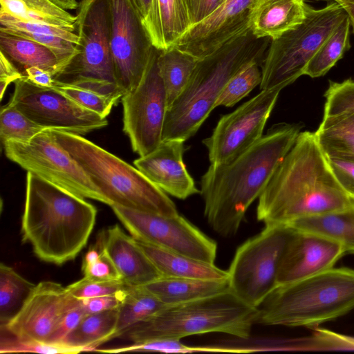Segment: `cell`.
Wrapping results in <instances>:
<instances>
[{
  "instance_id": "cell-1",
  "label": "cell",
  "mask_w": 354,
  "mask_h": 354,
  "mask_svg": "<svg viewBox=\"0 0 354 354\" xmlns=\"http://www.w3.org/2000/svg\"><path fill=\"white\" fill-rule=\"evenodd\" d=\"M301 127L277 124L230 162L210 164L201 180L204 215L223 236L234 235L250 205L261 195L295 144Z\"/></svg>"
},
{
  "instance_id": "cell-2",
  "label": "cell",
  "mask_w": 354,
  "mask_h": 354,
  "mask_svg": "<svg viewBox=\"0 0 354 354\" xmlns=\"http://www.w3.org/2000/svg\"><path fill=\"white\" fill-rule=\"evenodd\" d=\"M354 205L340 186L315 132H300L259 197L257 218L265 225H287L307 216Z\"/></svg>"
},
{
  "instance_id": "cell-3",
  "label": "cell",
  "mask_w": 354,
  "mask_h": 354,
  "mask_svg": "<svg viewBox=\"0 0 354 354\" xmlns=\"http://www.w3.org/2000/svg\"><path fill=\"white\" fill-rule=\"evenodd\" d=\"M97 209L84 198L28 171L21 232L41 261L62 265L86 246Z\"/></svg>"
},
{
  "instance_id": "cell-4",
  "label": "cell",
  "mask_w": 354,
  "mask_h": 354,
  "mask_svg": "<svg viewBox=\"0 0 354 354\" xmlns=\"http://www.w3.org/2000/svg\"><path fill=\"white\" fill-rule=\"evenodd\" d=\"M271 39L257 38L250 30L199 59L183 93L167 109L162 140L186 141L215 109L230 78L253 60L263 61Z\"/></svg>"
},
{
  "instance_id": "cell-5",
  "label": "cell",
  "mask_w": 354,
  "mask_h": 354,
  "mask_svg": "<svg viewBox=\"0 0 354 354\" xmlns=\"http://www.w3.org/2000/svg\"><path fill=\"white\" fill-rule=\"evenodd\" d=\"M257 324L317 326L354 309V270L331 268L278 284L257 308Z\"/></svg>"
},
{
  "instance_id": "cell-6",
  "label": "cell",
  "mask_w": 354,
  "mask_h": 354,
  "mask_svg": "<svg viewBox=\"0 0 354 354\" xmlns=\"http://www.w3.org/2000/svg\"><path fill=\"white\" fill-rule=\"evenodd\" d=\"M58 142L80 165L110 207L174 216V203L138 169L83 136L52 129Z\"/></svg>"
},
{
  "instance_id": "cell-7",
  "label": "cell",
  "mask_w": 354,
  "mask_h": 354,
  "mask_svg": "<svg viewBox=\"0 0 354 354\" xmlns=\"http://www.w3.org/2000/svg\"><path fill=\"white\" fill-rule=\"evenodd\" d=\"M257 308L239 300L231 291L189 302L167 306L134 324L120 336L132 342L157 339H181L209 333L237 338L250 337Z\"/></svg>"
},
{
  "instance_id": "cell-8",
  "label": "cell",
  "mask_w": 354,
  "mask_h": 354,
  "mask_svg": "<svg viewBox=\"0 0 354 354\" xmlns=\"http://www.w3.org/2000/svg\"><path fill=\"white\" fill-rule=\"evenodd\" d=\"M75 17L79 53L55 77V82L121 99L110 50V0H81Z\"/></svg>"
},
{
  "instance_id": "cell-9",
  "label": "cell",
  "mask_w": 354,
  "mask_h": 354,
  "mask_svg": "<svg viewBox=\"0 0 354 354\" xmlns=\"http://www.w3.org/2000/svg\"><path fill=\"white\" fill-rule=\"evenodd\" d=\"M304 21L271 40L261 64V90L282 88L304 75L310 60L347 16L342 4L315 9L306 3Z\"/></svg>"
},
{
  "instance_id": "cell-10",
  "label": "cell",
  "mask_w": 354,
  "mask_h": 354,
  "mask_svg": "<svg viewBox=\"0 0 354 354\" xmlns=\"http://www.w3.org/2000/svg\"><path fill=\"white\" fill-rule=\"evenodd\" d=\"M293 230L286 225H265L236 250L227 270L230 291L257 308L277 286V273Z\"/></svg>"
},
{
  "instance_id": "cell-11",
  "label": "cell",
  "mask_w": 354,
  "mask_h": 354,
  "mask_svg": "<svg viewBox=\"0 0 354 354\" xmlns=\"http://www.w3.org/2000/svg\"><path fill=\"white\" fill-rule=\"evenodd\" d=\"M5 155L27 171L84 198L106 204V200L86 172L58 142L52 129L28 142H3Z\"/></svg>"
},
{
  "instance_id": "cell-12",
  "label": "cell",
  "mask_w": 354,
  "mask_h": 354,
  "mask_svg": "<svg viewBox=\"0 0 354 354\" xmlns=\"http://www.w3.org/2000/svg\"><path fill=\"white\" fill-rule=\"evenodd\" d=\"M111 207L134 239L214 263L216 242L179 214L165 216L117 205Z\"/></svg>"
},
{
  "instance_id": "cell-13",
  "label": "cell",
  "mask_w": 354,
  "mask_h": 354,
  "mask_svg": "<svg viewBox=\"0 0 354 354\" xmlns=\"http://www.w3.org/2000/svg\"><path fill=\"white\" fill-rule=\"evenodd\" d=\"M158 53L156 48L139 84L121 97L123 131L140 156L151 153L162 141L168 105L158 64Z\"/></svg>"
},
{
  "instance_id": "cell-14",
  "label": "cell",
  "mask_w": 354,
  "mask_h": 354,
  "mask_svg": "<svg viewBox=\"0 0 354 354\" xmlns=\"http://www.w3.org/2000/svg\"><path fill=\"white\" fill-rule=\"evenodd\" d=\"M110 50L115 83L122 95L140 82L156 48L131 0H110Z\"/></svg>"
},
{
  "instance_id": "cell-15",
  "label": "cell",
  "mask_w": 354,
  "mask_h": 354,
  "mask_svg": "<svg viewBox=\"0 0 354 354\" xmlns=\"http://www.w3.org/2000/svg\"><path fill=\"white\" fill-rule=\"evenodd\" d=\"M282 89L274 87L261 90L234 111L220 118L211 136L203 140L210 164L231 161L263 136L266 122Z\"/></svg>"
},
{
  "instance_id": "cell-16",
  "label": "cell",
  "mask_w": 354,
  "mask_h": 354,
  "mask_svg": "<svg viewBox=\"0 0 354 354\" xmlns=\"http://www.w3.org/2000/svg\"><path fill=\"white\" fill-rule=\"evenodd\" d=\"M9 102L49 129L83 136L108 124L106 118L82 106L54 88L38 86L24 77L15 82Z\"/></svg>"
},
{
  "instance_id": "cell-17",
  "label": "cell",
  "mask_w": 354,
  "mask_h": 354,
  "mask_svg": "<svg viewBox=\"0 0 354 354\" xmlns=\"http://www.w3.org/2000/svg\"><path fill=\"white\" fill-rule=\"evenodd\" d=\"M80 305L66 286L43 281L35 284L1 329L20 339L47 342L64 315Z\"/></svg>"
},
{
  "instance_id": "cell-18",
  "label": "cell",
  "mask_w": 354,
  "mask_h": 354,
  "mask_svg": "<svg viewBox=\"0 0 354 354\" xmlns=\"http://www.w3.org/2000/svg\"><path fill=\"white\" fill-rule=\"evenodd\" d=\"M260 0H225L211 15L192 26L175 44L202 59L249 30L253 10Z\"/></svg>"
},
{
  "instance_id": "cell-19",
  "label": "cell",
  "mask_w": 354,
  "mask_h": 354,
  "mask_svg": "<svg viewBox=\"0 0 354 354\" xmlns=\"http://www.w3.org/2000/svg\"><path fill=\"white\" fill-rule=\"evenodd\" d=\"M292 230L280 261L277 285L295 281L333 268L346 253L340 244L331 239Z\"/></svg>"
},
{
  "instance_id": "cell-20",
  "label": "cell",
  "mask_w": 354,
  "mask_h": 354,
  "mask_svg": "<svg viewBox=\"0 0 354 354\" xmlns=\"http://www.w3.org/2000/svg\"><path fill=\"white\" fill-rule=\"evenodd\" d=\"M184 142L177 139L162 140L155 150L133 162L153 184L182 200L200 193L183 162Z\"/></svg>"
},
{
  "instance_id": "cell-21",
  "label": "cell",
  "mask_w": 354,
  "mask_h": 354,
  "mask_svg": "<svg viewBox=\"0 0 354 354\" xmlns=\"http://www.w3.org/2000/svg\"><path fill=\"white\" fill-rule=\"evenodd\" d=\"M102 234L104 247L125 283L142 286L161 277L137 241L119 225L109 227Z\"/></svg>"
},
{
  "instance_id": "cell-22",
  "label": "cell",
  "mask_w": 354,
  "mask_h": 354,
  "mask_svg": "<svg viewBox=\"0 0 354 354\" xmlns=\"http://www.w3.org/2000/svg\"><path fill=\"white\" fill-rule=\"evenodd\" d=\"M0 30L30 39L48 48L66 66L79 53L77 49L79 37L75 27L30 22L0 12Z\"/></svg>"
},
{
  "instance_id": "cell-23",
  "label": "cell",
  "mask_w": 354,
  "mask_h": 354,
  "mask_svg": "<svg viewBox=\"0 0 354 354\" xmlns=\"http://www.w3.org/2000/svg\"><path fill=\"white\" fill-rule=\"evenodd\" d=\"M304 0H260L249 24L257 38L276 39L301 24L306 18Z\"/></svg>"
},
{
  "instance_id": "cell-24",
  "label": "cell",
  "mask_w": 354,
  "mask_h": 354,
  "mask_svg": "<svg viewBox=\"0 0 354 354\" xmlns=\"http://www.w3.org/2000/svg\"><path fill=\"white\" fill-rule=\"evenodd\" d=\"M142 286L166 306L189 302L230 291L228 278L207 279L161 276Z\"/></svg>"
},
{
  "instance_id": "cell-25",
  "label": "cell",
  "mask_w": 354,
  "mask_h": 354,
  "mask_svg": "<svg viewBox=\"0 0 354 354\" xmlns=\"http://www.w3.org/2000/svg\"><path fill=\"white\" fill-rule=\"evenodd\" d=\"M136 240L162 277L207 279L228 278L227 270L219 268L214 263Z\"/></svg>"
},
{
  "instance_id": "cell-26",
  "label": "cell",
  "mask_w": 354,
  "mask_h": 354,
  "mask_svg": "<svg viewBox=\"0 0 354 354\" xmlns=\"http://www.w3.org/2000/svg\"><path fill=\"white\" fill-rule=\"evenodd\" d=\"M190 27L186 0H153L149 37L156 48L175 46Z\"/></svg>"
},
{
  "instance_id": "cell-27",
  "label": "cell",
  "mask_w": 354,
  "mask_h": 354,
  "mask_svg": "<svg viewBox=\"0 0 354 354\" xmlns=\"http://www.w3.org/2000/svg\"><path fill=\"white\" fill-rule=\"evenodd\" d=\"M0 50L18 68L22 75L36 66L50 72L54 77L66 67L48 48L30 39L0 30Z\"/></svg>"
},
{
  "instance_id": "cell-28",
  "label": "cell",
  "mask_w": 354,
  "mask_h": 354,
  "mask_svg": "<svg viewBox=\"0 0 354 354\" xmlns=\"http://www.w3.org/2000/svg\"><path fill=\"white\" fill-rule=\"evenodd\" d=\"M286 226L322 236L354 253V205L328 213L297 219Z\"/></svg>"
},
{
  "instance_id": "cell-29",
  "label": "cell",
  "mask_w": 354,
  "mask_h": 354,
  "mask_svg": "<svg viewBox=\"0 0 354 354\" xmlns=\"http://www.w3.org/2000/svg\"><path fill=\"white\" fill-rule=\"evenodd\" d=\"M118 308L86 315L60 344L95 351L104 342L115 338Z\"/></svg>"
},
{
  "instance_id": "cell-30",
  "label": "cell",
  "mask_w": 354,
  "mask_h": 354,
  "mask_svg": "<svg viewBox=\"0 0 354 354\" xmlns=\"http://www.w3.org/2000/svg\"><path fill=\"white\" fill-rule=\"evenodd\" d=\"M315 133L326 157L354 160V113L324 115Z\"/></svg>"
},
{
  "instance_id": "cell-31",
  "label": "cell",
  "mask_w": 354,
  "mask_h": 354,
  "mask_svg": "<svg viewBox=\"0 0 354 354\" xmlns=\"http://www.w3.org/2000/svg\"><path fill=\"white\" fill-rule=\"evenodd\" d=\"M198 61V58L175 46L159 50L158 64L166 91L168 107L184 91Z\"/></svg>"
},
{
  "instance_id": "cell-32",
  "label": "cell",
  "mask_w": 354,
  "mask_h": 354,
  "mask_svg": "<svg viewBox=\"0 0 354 354\" xmlns=\"http://www.w3.org/2000/svg\"><path fill=\"white\" fill-rule=\"evenodd\" d=\"M0 12L34 23L75 27L76 17L50 0H0Z\"/></svg>"
},
{
  "instance_id": "cell-33",
  "label": "cell",
  "mask_w": 354,
  "mask_h": 354,
  "mask_svg": "<svg viewBox=\"0 0 354 354\" xmlns=\"http://www.w3.org/2000/svg\"><path fill=\"white\" fill-rule=\"evenodd\" d=\"M165 305L143 286H133L118 308L119 314L115 338L120 336L134 324L153 315Z\"/></svg>"
},
{
  "instance_id": "cell-34",
  "label": "cell",
  "mask_w": 354,
  "mask_h": 354,
  "mask_svg": "<svg viewBox=\"0 0 354 354\" xmlns=\"http://www.w3.org/2000/svg\"><path fill=\"white\" fill-rule=\"evenodd\" d=\"M350 29L347 15L310 60L304 75L313 78L321 77L333 67L350 48Z\"/></svg>"
},
{
  "instance_id": "cell-35",
  "label": "cell",
  "mask_w": 354,
  "mask_h": 354,
  "mask_svg": "<svg viewBox=\"0 0 354 354\" xmlns=\"http://www.w3.org/2000/svg\"><path fill=\"white\" fill-rule=\"evenodd\" d=\"M35 283L28 281L14 268L0 265V321L6 324L28 297Z\"/></svg>"
},
{
  "instance_id": "cell-36",
  "label": "cell",
  "mask_w": 354,
  "mask_h": 354,
  "mask_svg": "<svg viewBox=\"0 0 354 354\" xmlns=\"http://www.w3.org/2000/svg\"><path fill=\"white\" fill-rule=\"evenodd\" d=\"M262 63L260 60L251 61L234 75L216 100L214 107L233 106L257 85H260Z\"/></svg>"
},
{
  "instance_id": "cell-37",
  "label": "cell",
  "mask_w": 354,
  "mask_h": 354,
  "mask_svg": "<svg viewBox=\"0 0 354 354\" xmlns=\"http://www.w3.org/2000/svg\"><path fill=\"white\" fill-rule=\"evenodd\" d=\"M49 129L36 123L10 102L0 112V137L2 143L12 140L28 142L39 133Z\"/></svg>"
},
{
  "instance_id": "cell-38",
  "label": "cell",
  "mask_w": 354,
  "mask_h": 354,
  "mask_svg": "<svg viewBox=\"0 0 354 354\" xmlns=\"http://www.w3.org/2000/svg\"><path fill=\"white\" fill-rule=\"evenodd\" d=\"M82 270L84 277L91 279H122L104 247L102 234V236L98 235L95 244L85 254L82 263Z\"/></svg>"
},
{
  "instance_id": "cell-39",
  "label": "cell",
  "mask_w": 354,
  "mask_h": 354,
  "mask_svg": "<svg viewBox=\"0 0 354 354\" xmlns=\"http://www.w3.org/2000/svg\"><path fill=\"white\" fill-rule=\"evenodd\" d=\"M55 89L68 97L82 106L95 112L103 118L107 117L119 100L103 95L78 86L55 82Z\"/></svg>"
},
{
  "instance_id": "cell-40",
  "label": "cell",
  "mask_w": 354,
  "mask_h": 354,
  "mask_svg": "<svg viewBox=\"0 0 354 354\" xmlns=\"http://www.w3.org/2000/svg\"><path fill=\"white\" fill-rule=\"evenodd\" d=\"M82 349L64 344L24 340L14 336L1 337L0 353H37L43 354L79 353Z\"/></svg>"
},
{
  "instance_id": "cell-41",
  "label": "cell",
  "mask_w": 354,
  "mask_h": 354,
  "mask_svg": "<svg viewBox=\"0 0 354 354\" xmlns=\"http://www.w3.org/2000/svg\"><path fill=\"white\" fill-rule=\"evenodd\" d=\"M324 96V115L354 113V80L330 82Z\"/></svg>"
},
{
  "instance_id": "cell-42",
  "label": "cell",
  "mask_w": 354,
  "mask_h": 354,
  "mask_svg": "<svg viewBox=\"0 0 354 354\" xmlns=\"http://www.w3.org/2000/svg\"><path fill=\"white\" fill-rule=\"evenodd\" d=\"M66 287L75 298L84 299L119 293L132 286L122 279L95 280L83 277Z\"/></svg>"
},
{
  "instance_id": "cell-43",
  "label": "cell",
  "mask_w": 354,
  "mask_h": 354,
  "mask_svg": "<svg viewBox=\"0 0 354 354\" xmlns=\"http://www.w3.org/2000/svg\"><path fill=\"white\" fill-rule=\"evenodd\" d=\"M330 169L343 189L354 197V160L326 157Z\"/></svg>"
},
{
  "instance_id": "cell-44",
  "label": "cell",
  "mask_w": 354,
  "mask_h": 354,
  "mask_svg": "<svg viewBox=\"0 0 354 354\" xmlns=\"http://www.w3.org/2000/svg\"><path fill=\"white\" fill-rule=\"evenodd\" d=\"M131 288L113 295L80 299V303L86 315L118 308Z\"/></svg>"
},
{
  "instance_id": "cell-45",
  "label": "cell",
  "mask_w": 354,
  "mask_h": 354,
  "mask_svg": "<svg viewBox=\"0 0 354 354\" xmlns=\"http://www.w3.org/2000/svg\"><path fill=\"white\" fill-rule=\"evenodd\" d=\"M86 315V313L80 303V306L71 310L64 315L47 342L60 344Z\"/></svg>"
},
{
  "instance_id": "cell-46",
  "label": "cell",
  "mask_w": 354,
  "mask_h": 354,
  "mask_svg": "<svg viewBox=\"0 0 354 354\" xmlns=\"http://www.w3.org/2000/svg\"><path fill=\"white\" fill-rule=\"evenodd\" d=\"M225 0H186L191 27L215 12Z\"/></svg>"
},
{
  "instance_id": "cell-47",
  "label": "cell",
  "mask_w": 354,
  "mask_h": 354,
  "mask_svg": "<svg viewBox=\"0 0 354 354\" xmlns=\"http://www.w3.org/2000/svg\"><path fill=\"white\" fill-rule=\"evenodd\" d=\"M24 77V75L15 64L0 50V97L2 100L4 93L11 82Z\"/></svg>"
},
{
  "instance_id": "cell-48",
  "label": "cell",
  "mask_w": 354,
  "mask_h": 354,
  "mask_svg": "<svg viewBox=\"0 0 354 354\" xmlns=\"http://www.w3.org/2000/svg\"><path fill=\"white\" fill-rule=\"evenodd\" d=\"M24 77L43 88H52L55 82L53 75L50 72L36 66L27 68L24 72Z\"/></svg>"
},
{
  "instance_id": "cell-49",
  "label": "cell",
  "mask_w": 354,
  "mask_h": 354,
  "mask_svg": "<svg viewBox=\"0 0 354 354\" xmlns=\"http://www.w3.org/2000/svg\"><path fill=\"white\" fill-rule=\"evenodd\" d=\"M140 16L142 24L149 36L151 28V19L153 0H131Z\"/></svg>"
},
{
  "instance_id": "cell-50",
  "label": "cell",
  "mask_w": 354,
  "mask_h": 354,
  "mask_svg": "<svg viewBox=\"0 0 354 354\" xmlns=\"http://www.w3.org/2000/svg\"><path fill=\"white\" fill-rule=\"evenodd\" d=\"M58 7L67 10H77L79 6V2L77 0H50Z\"/></svg>"
},
{
  "instance_id": "cell-51",
  "label": "cell",
  "mask_w": 354,
  "mask_h": 354,
  "mask_svg": "<svg viewBox=\"0 0 354 354\" xmlns=\"http://www.w3.org/2000/svg\"><path fill=\"white\" fill-rule=\"evenodd\" d=\"M348 15L351 27L354 32V4H344L342 5Z\"/></svg>"
},
{
  "instance_id": "cell-52",
  "label": "cell",
  "mask_w": 354,
  "mask_h": 354,
  "mask_svg": "<svg viewBox=\"0 0 354 354\" xmlns=\"http://www.w3.org/2000/svg\"><path fill=\"white\" fill-rule=\"evenodd\" d=\"M320 1V0H317ZM322 1H331L332 2H336L339 4H354V0H322Z\"/></svg>"
},
{
  "instance_id": "cell-53",
  "label": "cell",
  "mask_w": 354,
  "mask_h": 354,
  "mask_svg": "<svg viewBox=\"0 0 354 354\" xmlns=\"http://www.w3.org/2000/svg\"><path fill=\"white\" fill-rule=\"evenodd\" d=\"M353 198H354V197H353Z\"/></svg>"
}]
</instances>
